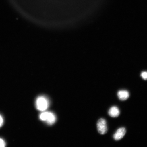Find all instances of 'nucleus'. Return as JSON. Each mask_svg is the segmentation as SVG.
I'll list each match as a JSON object with an SVG mask.
<instances>
[{"mask_svg":"<svg viewBox=\"0 0 147 147\" xmlns=\"http://www.w3.org/2000/svg\"><path fill=\"white\" fill-rule=\"evenodd\" d=\"M36 106L37 109L40 111H45L48 107V101L45 97L40 96L36 99Z\"/></svg>","mask_w":147,"mask_h":147,"instance_id":"f257e3e1","label":"nucleus"},{"mask_svg":"<svg viewBox=\"0 0 147 147\" xmlns=\"http://www.w3.org/2000/svg\"><path fill=\"white\" fill-rule=\"evenodd\" d=\"M41 120L45 121L49 124H52L55 122L56 118L55 115L50 112H45L41 114L40 117Z\"/></svg>","mask_w":147,"mask_h":147,"instance_id":"f03ea898","label":"nucleus"},{"mask_svg":"<svg viewBox=\"0 0 147 147\" xmlns=\"http://www.w3.org/2000/svg\"><path fill=\"white\" fill-rule=\"evenodd\" d=\"M97 127L98 133L101 135H103L107 133L108 128L105 119L101 118L97 122Z\"/></svg>","mask_w":147,"mask_h":147,"instance_id":"7ed1b4c3","label":"nucleus"},{"mask_svg":"<svg viewBox=\"0 0 147 147\" xmlns=\"http://www.w3.org/2000/svg\"><path fill=\"white\" fill-rule=\"evenodd\" d=\"M126 133V129L124 127L119 128L113 136L114 139L116 141H119L123 138Z\"/></svg>","mask_w":147,"mask_h":147,"instance_id":"20e7f679","label":"nucleus"},{"mask_svg":"<svg viewBox=\"0 0 147 147\" xmlns=\"http://www.w3.org/2000/svg\"><path fill=\"white\" fill-rule=\"evenodd\" d=\"M120 114V111L118 107L116 106L112 107L108 111V114L113 117H118Z\"/></svg>","mask_w":147,"mask_h":147,"instance_id":"39448f33","label":"nucleus"},{"mask_svg":"<svg viewBox=\"0 0 147 147\" xmlns=\"http://www.w3.org/2000/svg\"><path fill=\"white\" fill-rule=\"evenodd\" d=\"M117 94L119 100L122 101L127 100L129 96V93L126 90L119 91L117 93Z\"/></svg>","mask_w":147,"mask_h":147,"instance_id":"423d86ee","label":"nucleus"},{"mask_svg":"<svg viewBox=\"0 0 147 147\" xmlns=\"http://www.w3.org/2000/svg\"><path fill=\"white\" fill-rule=\"evenodd\" d=\"M141 77L142 78L144 79L145 80H147V72L146 71H145V72H143L141 74Z\"/></svg>","mask_w":147,"mask_h":147,"instance_id":"0eeeda50","label":"nucleus"},{"mask_svg":"<svg viewBox=\"0 0 147 147\" xmlns=\"http://www.w3.org/2000/svg\"><path fill=\"white\" fill-rule=\"evenodd\" d=\"M5 146V143L3 139L0 138V147H4Z\"/></svg>","mask_w":147,"mask_h":147,"instance_id":"6e6552de","label":"nucleus"},{"mask_svg":"<svg viewBox=\"0 0 147 147\" xmlns=\"http://www.w3.org/2000/svg\"><path fill=\"white\" fill-rule=\"evenodd\" d=\"M3 123V119L1 115H0V127L2 126Z\"/></svg>","mask_w":147,"mask_h":147,"instance_id":"1a4fd4ad","label":"nucleus"}]
</instances>
